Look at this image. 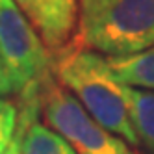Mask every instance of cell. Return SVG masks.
<instances>
[{
	"instance_id": "1",
	"label": "cell",
	"mask_w": 154,
	"mask_h": 154,
	"mask_svg": "<svg viewBox=\"0 0 154 154\" xmlns=\"http://www.w3.org/2000/svg\"><path fill=\"white\" fill-rule=\"evenodd\" d=\"M54 74L95 121L128 145L139 147L128 112V85L115 76L108 58L72 41L56 52Z\"/></svg>"
},
{
	"instance_id": "2",
	"label": "cell",
	"mask_w": 154,
	"mask_h": 154,
	"mask_svg": "<svg viewBox=\"0 0 154 154\" xmlns=\"http://www.w3.org/2000/svg\"><path fill=\"white\" fill-rule=\"evenodd\" d=\"M76 43L106 56H128L154 47V0H113L78 26Z\"/></svg>"
},
{
	"instance_id": "3",
	"label": "cell",
	"mask_w": 154,
	"mask_h": 154,
	"mask_svg": "<svg viewBox=\"0 0 154 154\" xmlns=\"http://www.w3.org/2000/svg\"><path fill=\"white\" fill-rule=\"evenodd\" d=\"M39 109L47 126L67 139L76 154H137L123 137L95 121L76 97L52 76L41 85Z\"/></svg>"
},
{
	"instance_id": "4",
	"label": "cell",
	"mask_w": 154,
	"mask_h": 154,
	"mask_svg": "<svg viewBox=\"0 0 154 154\" xmlns=\"http://www.w3.org/2000/svg\"><path fill=\"white\" fill-rule=\"evenodd\" d=\"M0 54L23 98L39 95L50 76V54L15 0H0Z\"/></svg>"
},
{
	"instance_id": "5",
	"label": "cell",
	"mask_w": 154,
	"mask_h": 154,
	"mask_svg": "<svg viewBox=\"0 0 154 154\" xmlns=\"http://www.w3.org/2000/svg\"><path fill=\"white\" fill-rule=\"evenodd\" d=\"M41 35L45 47L60 52L76 39L78 0H15Z\"/></svg>"
},
{
	"instance_id": "6",
	"label": "cell",
	"mask_w": 154,
	"mask_h": 154,
	"mask_svg": "<svg viewBox=\"0 0 154 154\" xmlns=\"http://www.w3.org/2000/svg\"><path fill=\"white\" fill-rule=\"evenodd\" d=\"M23 100L24 106L20 112V121L24 123V136L20 154H76L63 136L35 121V113L39 112V95Z\"/></svg>"
},
{
	"instance_id": "7",
	"label": "cell",
	"mask_w": 154,
	"mask_h": 154,
	"mask_svg": "<svg viewBox=\"0 0 154 154\" xmlns=\"http://www.w3.org/2000/svg\"><path fill=\"white\" fill-rule=\"evenodd\" d=\"M115 76L130 87L154 91V47L128 56H106Z\"/></svg>"
},
{
	"instance_id": "8",
	"label": "cell",
	"mask_w": 154,
	"mask_h": 154,
	"mask_svg": "<svg viewBox=\"0 0 154 154\" xmlns=\"http://www.w3.org/2000/svg\"><path fill=\"white\" fill-rule=\"evenodd\" d=\"M128 112L139 145L154 154V91L128 85Z\"/></svg>"
},
{
	"instance_id": "9",
	"label": "cell",
	"mask_w": 154,
	"mask_h": 154,
	"mask_svg": "<svg viewBox=\"0 0 154 154\" xmlns=\"http://www.w3.org/2000/svg\"><path fill=\"white\" fill-rule=\"evenodd\" d=\"M19 125V112L13 102L0 97V154H4L13 141Z\"/></svg>"
},
{
	"instance_id": "10",
	"label": "cell",
	"mask_w": 154,
	"mask_h": 154,
	"mask_svg": "<svg viewBox=\"0 0 154 154\" xmlns=\"http://www.w3.org/2000/svg\"><path fill=\"white\" fill-rule=\"evenodd\" d=\"M113 0H78L80 6V24L87 23L89 19H93L97 13H100L106 6H109Z\"/></svg>"
},
{
	"instance_id": "11",
	"label": "cell",
	"mask_w": 154,
	"mask_h": 154,
	"mask_svg": "<svg viewBox=\"0 0 154 154\" xmlns=\"http://www.w3.org/2000/svg\"><path fill=\"white\" fill-rule=\"evenodd\" d=\"M15 93V87H13V82H11V76L8 72V67L4 63V58L0 54V97L4 95H11Z\"/></svg>"
},
{
	"instance_id": "12",
	"label": "cell",
	"mask_w": 154,
	"mask_h": 154,
	"mask_svg": "<svg viewBox=\"0 0 154 154\" xmlns=\"http://www.w3.org/2000/svg\"><path fill=\"white\" fill-rule=\"evenodd\" d=\"M23 136H24V123L19 121L17 125V134L13 137V141L9 143V147L6 149L4 154H20V147H23Z\"/></svg>"
}]
</instances>
